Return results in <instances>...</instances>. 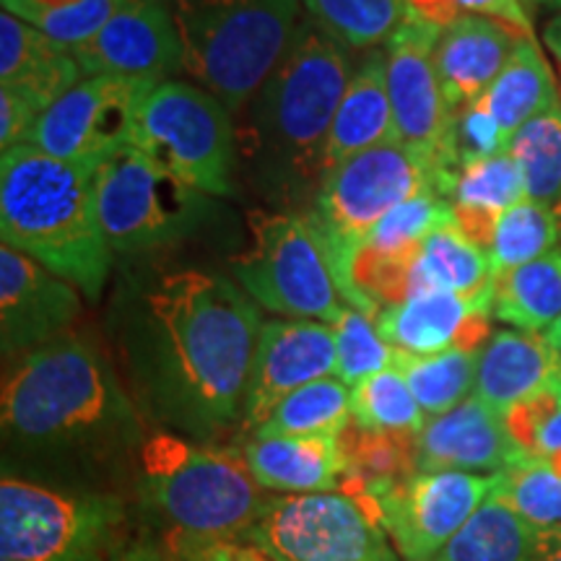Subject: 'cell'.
<instances>
[{"label":"cell","instance_id":"cell-42","mask_svg":"<svg viewBox=\"0 0 561 561\" xmlns=\"http://www.w3.org/2000/svg\"><path fill=\"white\" fill-rule=\"evenodd\" d=\"M39 117L42 112L32 102L9 89H0V146L3 151L30 144Z\"/></svg>","mask_w":561,"mask_h":561},{"label":"cell","instance_id":"cell-16","mask_svg":"<svg viewBox=\"0 0 561 561\" xmlns=\"http://www.w3.org/2000/svg\"><path fill=\"white\" fill-rule=\"evenodd\" d=\"M335 364L339 354L331 325L320 320H265L244 396V430H261L284 398L335 375Z\"/></svg>","mask_w":561,"mask_h":561},{"label":"cell","instance_id":"cell-23","mask_svg":"<svg viewBox=\"0 0 561 561\" xmlns=\"http://www.w3.org/2000/svg\"><path fill=\"white\" fill-rule=\"evenodd\" d=\"M83 79L73 50L58 45L37 26L13 13L0 16V89L24 96L47 112Z\"/></svg>","mask_w":561,"mask_h":561},{"label":"cell","instance_id":"cell-7","mask_svg":"<svg viewBox=\"0 0 561 561\" xmlns=\"http://www.w3.org/2000/svg\"><path fill=\"white\" fill-rule=\"evenodd\" d=\"M0 557L11 561H151L121 496L0 481Z\"/></svg>","mask_w":561,"mask_h":561},{"label":"cell","instance_id":"cell-9","mask_svg":"<svg viewBox=\"0 0 561 561\" xmlns=\"http://www.w3.org/2000/svg\"><path fill=\"white\" fill-rule=\"evenodd\" d=\"M248 229V248L231 261L240 289L268 312L333 325L348 301L310 214L255 208Z\"/></svg>","mask_w":561,"mask_h":561},{"label":"cell","instance_id":"cell-35","mask_svg":"<svg viewBox=\"0 0 561 561\" xmlns=\"http://www.w3.org/2000/svg\"><path fill=\"white\" fill-rule=\"evenodd\" d=\"M557 242H561L557 214L541 203L525 198L502 210L489 250L491 271L496 276V273L520 268L557 250Z\"/></svg>","mask_w":561,"mask_h":561},{"label":"cell","instance_id":"cell-10","mask_svg":"<svg viewBox=\"0 0 561 561\" xmlns=\"http://www.w3.org/2000/svg\"><path fill=\"white\" fill-rule=\"evenodd\" d=\"M130 146L203 195L234 193L237 128L231 112L191 81H164L140 104Z\"/></svg>","mask_w":561,"mask_h":561},{"label":"cell","instance_id":"cell-30","mask_svg":"<svg viewBox=\"0 0 561 561\" xmlns=\"http://www.w3.org/2000/svg\"><path fill=\"white\" fill-rule=\"evenodd\" d=\"M348 426V385L339 377H325L284 398L252 437H341Z\"/></svg>","mask_w":561,"mask_h":561},{"label":"cell","instance_id":"cell-22","mask_svg":"<svg viewBox=\"0 0 561 561\" xmlns=\"http://www.w3.org/2000/svg\"><path fill=\"white\" fill-rule=\"evenodd\" d=\"M546 390H561V359L543 333L500 331L481 348L473 396L494 411Z\"/></svg>","mask_w":561,"mask_h":561},{"label":"cell","instance_id":"cell-54","mask_svg":"<svg viewBox=\"0 0 561 561\" xmlns=\"http://www.w3.org/2000/svg\"><path fill=\"white\" fill-rule=\"evenodd\" d=\"M3 561H11V559H3Z\"/></svg>","mask_w":561,"mask_h":561},{"label":"cell","instance_id":"cell-44","mask_svg":"<svg viewBox=\"0 0 561 561\" xmlns=\"http://www.w3.org/2000/svg\"><path fill=\"white\" fill-rule=\"evenodd\" d=\"M496 210L481 208V206H462V203H453V221L460 229V234L468 242H473L476 248L483 250L489 255L491 242H494L496 224H500Z\"/></svg>","mask_w":561,"mask_h":561},{"label":"cell","instance_id":"cell-26","mask_svg":"<svg viewBox=\"0 0 561 561\" xmlns=\"http://www.w3.org/2000/svg\"><path fill=\"white\" fill-rule=\"evenodd\" d=\"M483 102L489 104L491 115L500 125L504 146H510L512 136L523 125L557 107L561 96L557 81H553V70L536 39H520L500 79L491 83L486 94H483Z\"/></svg>","mask_w":561,"mask_h":561},{"label":"cell","instance_id":"cell-4","mask_svg":"<svg viewBox=\"0 0 561 561\" xmlns=\"http://www.w3.org/2000/svg\"><path fill=\"white\" fill-rule=\"evenodd\" d=\"M96 167L66 161L34 146L0 159V234L87 299H100L112 250L96 210Z\"/></svg>","mask_w":561,"mask_h":561},{"label":"cell","instance_id":"cell-38","mask_svg":"<svg viewBox=\"0 0 561 561\" xmlns=\"http://www.w3.org/2000/svg\"><path fill=\"white\" fill-rule=\"evenodd\" d=\"M453 219V203L437 191L403 201L371 229L364 244L385 255H416L426 237Z\"/></svg>","mask_w":561,"mask_h":561},{"label":"cell","instance_id":"cell-39","mask_svg":"<svg viewBox=\"0 0 561 561\" xmlns=\"http://www.w3.org/2000/svg\"><path fill=\"white\" fill-rule=\"evenodd\" d=\"M331 328L335 333V354H339L335 377L346 382L348 388L377 375V371L392 367L396 348L382 339L375 320L367 318L364 312L346 307Z\"/></svg>","mask_w":561,"mask_h":561},{"label":"cell","instance_id":"cell-19","mask_svg":"<svg viewBox=\"0 0 561 561\" xmlns=\"http://www.w3.org/2000/svg\"><path fill=\"white\" fill-rule=\"evenodd\" d=\"M491 297L494 284L476 297L453 291L413 294L401 305L380 310L375 325L392 348L405 354L432 356L450 348L481 354L491 341Z\"/></svg>","mask_w":561,"mask_h":561},{"label":"cell","instance_id":"cell-20","mask_svg":"<svg viewBox=\"0 0 561 561\" xmlns=\"http://www.w3.org/2000/svg\"><path fill=\"white\" fill-rule=\"evenodd\" d=\"M523 460L528 458L512 439L504 413L476 396L426 421L424 432L416 437L419 471L500 473Z\"/></svg>","mask_w":561,"mask_h":561},{"label":"cell","instance_id":"cell-46","mask_svg":"<svg viewBox=\"0 0 561 561\" xmlns=\"http://www.w3.org/2000/svg\"><path fill=\"white\" fill-rule=\"evenodd\" d=\"M170 561H240L237 543L210 541V543H182L172 546Z\"/></svg>","mask_w":561,"mask_h":561},{"label":"cell","instance_id":"cell-33","mask_svg":"<svg viewBox=\"0 0 561 561\" xmlns=\"http://www.w3.org/2000/svg\"><path fill=\"white\" fill-rule=\"evenodd\" d=\"M507 151L523 172L525 198L557 214L561 208V102L523 125Z\"/></svg>","mask_w":561,"mask_h":561},{"label":"cell","instance_id":"cell-37","mask_svg":"<svg viewBox=\"0 0 561 561\" xmlns=\"http://www.w3.org/2000/svg\"><path fill=\"white\" fill-rule=\"evenodd\" d=\"M341 445L348 458V479L385 483L403 481L419 471L416 437L367 432L354 424L341 434Z\"/></svg>","mask_w":561,"mask_h":561},{"label":"cell","instance_id":"cell-17","mask_svg":"<svg viewBox=\"0 0 561 561\" xmlns=\"http://www.w3.org/2000/svg\"><path fill=\"white\" fill-rule=\"evenodd\" d=\"M83 76H123L149 83L185 73L182 39L170 0H130L102 32L76 47Z\"/></svg>","mask_w":561,"mask_h":561},{"label":"cell","instance_id":"cell-18","mask_svg":"<svg viewBox=\"0 0 561 561\" xmlns=\"http://www.w3.org/2000/svg\"><path fill=\"white\" fill-rule=\"evenodd\" d=\"M73 284L24 252L0 248V346L11 362L68 333L81 312Z\"/></svg>","mask_w":561,"mask_h":561},{"label":"cell","instance_id":"cell-34","mask_svg":"<svg viewBox=\"0 0 561 561\" xmlns=\"http://www.w3.org/2000/svg\"><path fill=\"white\" fill-rule=\"evenodd\" d=\"M351 421L359 430L419 437L426 426V413L396 367L377 371L351 388Z\"/></svg>","mask_w":561,"mask_h":561},{"label":"cell","instance_id":"cell-53","mask_svg":"<svg viewBox=\"0 0 561 561\" xmlns=\"http://www.w3.org/2000/svg\"><path fill=\"white\" fill-rule=\"evenodd\" d=\"M557 219H559V237H561V208L557 210Z\"/></svg>","mask_w":561,"mask_h":561},{"label":"cell","instance_id":"cell-45","mask_svg":"<svg viewBox=\"0 0 561 561\" xmlns=\"http://www.w3.org/2000/svg\"><path fill=\"white\" fill-rule=\"evenodd\" d=\"M0 3H3V11L13 13V16L26 21V24L39 26L42 21L76 9V5L87 3V0H0Z\"/></svg>","mask_w":561,"mask_h":561},{"label":"cell","instance_id":"cell-43","mask_svg":"<svg viewBox=\"0 0 561 561\" xmlns=\"http://www.w3.org/2000/svg\"><path fill=\"white\" fill-rule=\"evenodd\" d=\"M453 3L460 13L496 19L515 32L525 34V37H533V21L525 11L523 0H453Z\"/></svg>","mask_w":561,"mask_h":561},{"label":"cell","instance_id":"cell-36","mask_svg":"<svg viewBox=\"0 0 561 561\" xmlns=\"http://www.w3.org/2000/svg\"><path fill=\"white\" fill-rule=\"evenodd\" d=\"M496 476L494 494L533 530H561V473L543 460H523Z\"/></svg>","mask_w":561,"mask_h":561},{"label":"cell","instance_id":"cell-3","mask_svg":"<svg viewBox=\"0 0 561 561\" xmlns=\"http://www.w3.org/2000/svg\"><path fill=\"white\" fill-rule=\"evenodd\" d=\"M0 424L5 442L30 453L107 455L146 442L107 356L73 331L5 362Z\"/></svg>","mask_w":561,"mask_h":561},{"label":"cell","instance_id":"cell-21","mask_svg":"<svg viewBox=\"0 0 561 561\" xmlns=\"http://www.w3.org/2000/svg\"><path fill=\"white\" fill-rule=\"evenodd\" d=\"M523 37L525 34L502 21L473 13H462L439 32L434 45V68L453 112H460L486 94Z\"/></svg>","mask_w":561,"mask_h":561},{"label":"cell","instance_id":"cell-5","mask_svg":"<svg viewBox=\"0 0 561 561\" xmlns=\"http://www.w3.org/2000/svg\"><path fill=\"white\" fill-rule=\"evenodd\" d=\"M140 502L170 533V549L248 538L271 496L242 453L157 432L140 445Z\"/></svg>","mask_w":561,"mask_h":561},{"label":"cell","instance_id":"cell-52","mask_svg":"<svg viewBox=\"0 0 561 561\" xmlns=\"http://www.w3.org/2000/svg\"><path fill=\"white\" fill-rule=\"evenodd\" d=\"M172 5H182V3H191V0H170Z\"/></svg>","mask_w":561,"mask_h":561},{"label":"cell","instance_id":"cell-6","mask_svg":"<svg viewBox=\"0 0 561 561\" xmlns=\"http://www.w3.org/2000/svg\"><path fill=\"white\" fill-rule=\"evenodd\" d=\"M301 5V0H191L172 5L185 73L231 115L244 112L289 53L305 21Z\"/></svg>","mask_w":561,"mask_h":561},{"label":"cell","instance_id":"cell-15","mask_svg":"<svg viewBox=\"0 0 561 561\" xmlns=\"http://www.w3.org/2000/svg\"><path fill=\"white\" fill-rule=\"evenodd\" d=\"M159 83L123 76H83L50 110L42 112L30 146L66 161L102 164L130 140L149 91Z\"/></svg>","mask_w":561,"mask_h":561},{"label":"cell","instance_id":"cell-12","mask_svg":"<svg viewBox=\"0 0 561 561\" xmlns=\"http://www.w3.org/2000/svg\"><path fill=\"white\" fill-rule=\"evenodd\" d=\"M203 193L125 144L96 167V210L110 250L164 248L198 221Z\"/></svg>","mask_w":561,"mask_h":561},{"label":"cell","instance_id":"cell-41","mask_svg":"<svg viewBox=\"0 0 561 561\" xmlns=\"http://www.w3.org/2000/svg\"><path fill=\"white\" fill-rule=\"evenodd\" d=\"M507 430L530 460L561 455V390H546L504 413Z\"/></svg>","mask_w":561,"mask_h":561},{"label":"cell","instance_id":"cell-32","mask_svg":"<svg viewBox=\"0 0 561 561\" xmlns=\"http://www.w3.org/2000/svg\"><path fill=\"white\" fill-rule=\"evenodd\" d=\"M307 16L346 50H371L388 45L411 9L405 0H301Z\"/></svg>","mask_w":561,"mask_h":561},{"label":"cell","instance_id":"cell-50","mask_svg":"<svg viewBox=\"0 0 561 561\" xmlns=\"http://www.w3.org/2000/svg\"><path fill=\"white\" fill-rule=\"evenodd\" d=\"M543 335H546V341L551 343V348L557 351V354H559V359H561V318H559L557 322H553V325H551L549 331H546Z\"/></svg>","mask_w":561,"mask_h":561},{"label":"cell","instance_id":"cell-8","mask_svg":"<svg viewBox=\"0 0 561 561\" xmlns=\"http://www.w3.org/2000/svg\"><path fill=\"white\" fill-rule=\"evenodd\" d=\"M426 191H434L432 167L403 144L356 153L322 178L312 206L305 214H310L320 231L348 307L364 312V301L351 284V263L364 240L392 208Z\"/></svg>","mask_w":561,"mask_h":561},{"label":"cell","instance_id":"cell-49","mask_svg":"<svg viewBox=\"0 0 561 561\" xmlns=\"http://www.w3.org/2000/svg\"><path fill=\"white\" fill-rule=\"evenodd\" d=\"M237 559H240V561H276V559H271L268 553L261 551V549H257V546H252V543H244V546L237 543Z\"/></svg>","mask_w":561,"mask_h":561},{"label":"cell","instance_id":"cell-1","mask_svg":"<svg viewBox=\"0 0 561 561\" xmlns=\"http://www.w3.org/2000/svg\"><path fill=\"white\" fill-rule=\"evenodd\" d=\"M261 328L257 305L229 278L167 273L125 346L140 398L170 430L214 442L242 419Z\"/></svg>","mask_w":561,"mask_h":561},{"label":"cell","instance_id":"cell-29","mask_svg":"<svg viewBox=\"0 0 561 561\" xmlns=\"http://www.w3.org/2000/svg\"><path fill=\"white\" fill-rule=\"evenodd\" d=\"M536 530L491 491L458 536L432 561H530Z\"/></svg>","mask_w":561,"mask_h":561},{"label":"cell","instance_id":"cell-2","mask_svg":"<svg viewBox=\"0 0 561 561\" xmlns=\"http://www.w3.org/2000/svg\"><path fill=\"white\" fill-rule=\"evenodd\" d=\"M354 76L346 47L310 16L289 53L242 112L237 153L252 180L280 210H310L325 178V149L335 110Z\"/></svg>","mask_w":561,"mask_h":561},{"label":"cell","instance_id":"cell-40","mask_svg":"<svg viewBox=\"0 0 561 561\" xmlns=\"http://www.w3.org/2000/svg\"><path fill=\"white\" fill-rule=\"evenodd\" d=\"M520 201H525V182L520 167L510 157V151H500L494 157L462 167L458 178H455L450 195V203L481 206L496 210V214H502V210L512 208Z\"/></svg>","mask_w":561,"mask_h":561},{"label":"cell","instance_id":"cell-28","mask_svg":"<svg viewBox=\"0 0 561 561\" xmlns=\"http://www.w3.org/2000/svg\"><path fill=\"white\" fill-rule=\"evenodd\" d=\"M494 271L489 255L468 242L450 219L434 229L421 244L411 273V297L424 291H453L462 297H476L491 289Z\"/></svg>","mask_w":561,"mask_h":561},{"label":"cell","instance_id":"cell-14","mask_svg":"<svg viewBox=\"0 0 561 561\" xmlns=\"http://www.w3.org/2000/svg\"><path fill=\"white\" fill-rule=\"evenodd\" d=\"M496 489V476L416 471L403 481L367 483L392 549L403 561H432Z\"/></svg>","mask_w":561,"mask_h":561},{"label":"cell","instance_id":"cell-48","mask_svg":"<svg viewBox=\"0 0 561 561\" xmlns=\"http://www.w3.org/2000/svg\"><path fill=\"white\" fill-rule=\"evenodd\" d=\"M543 42H546V47L551 50L553 58L561 62V11L549 21V24H546Z\"/></svg>","mask_w":561,"mask_h":561},{"label":"cell","instance_id":"cell-51","mask_svg":"<svg viewBox=\"0 0 561 561\" xmlns=\"http://www.w3.org/2000/svg\"><path fill=\"white\" fill-rule=\"evenodd\" d=\"M533 3H546V5H561V0H533Z\"/></svg>","mask_w":561,"mask_h":561},{"label":"cell","instance_id":"cell-27","mask_svg":"<svg viewBox=\"0 0 561 561\" xmlns=\"http://www.w3.org/2000/svg\"><path fill=\"white\" fill-rule=\"evenodd\" d=\"M491 314L523 333H546L561 318V250L494 276Z\"/></svg>","mask_w":561,"mask_h":561},{"label":"cell","instance_id":"cell-24","mask_svg":"<svg viewBox=\"0 0 561 561\" xmlns=\"http://www.w3.org/2000/svg\"><path fill=\"white\" fill-rule=\"evenodd\" d=\"M242 455L265 491L314 494L335 491L348 479L341 437H252Z\"/></svg>","mask_w":561,"mask_h":561},{"label":"cell","instance_id":"cell-31","mask_svg":"<svg viewBox=\"0 0 561 561\" xmlns=\"http://www.w3.org/2000/svg\"><path fill=\"white\" fill-rule=\"evenodd\" d=\"M392 367L405 377L426 419H437L468 401V392L476 388L479 354L450 348L442 351V354L416 356L396 348Z\"/></svg>","mask_w":561,"mask_h":561},{"label":"cell","instance_id":"cell-25","mask_svg":"<svg viewBox=\"0 0 561 561\" xmlns=\"http://www.w3.org/2000/svg\"><path fill=\"white\" fill-rule=\"evenodd\" d=\"M388 144H401V138L390 104L385 55L375 53L354 70L335 110L325 149V174L356 153Z\"/></svg>","mask_w":561,"mask_h":561},{"label":"cell","instance_id":"cell-11","mask_svg":"<svg viewBox=\"0 0 561 561\" xmlns=\"http://www.w3.org/2000/svg\"><path fill=\"white\" fill-rule=\"evenodd\" d=\"M244 541L276 561H401L369 494L271 496Z\"/></svg>","mask_w":561,"mask_h":561},{"label":"cell","instance_id":"cell-47","mask_svg":"<svg viewBox=\"0 0 561 561\" xmlns=\"http://www.w3.org/2000/svg\"><path fill=\"white\" fill-rule=\"evenodd\" d=\"M530 561H561V530H536Z\"/></svg>","mask_w":561,"mask_h":561},{"label":"cell","instance_id":"cell-13","mask_svg":"<svg viewBox=\"0 0 561 561\" xmlns=\"http://www.w3.org/2000/svg\"><path fill=\"white\" fill-rule=\"evenodd\" d=\"M439 32L442 26L411 13V19L385 45V70L398 138L432 167L434 191L450 201L458 178L450 161L455 112L445 100L434 68V45Z\"/></svg>","mask_w":561,"mask_h":561}]
</instances>
